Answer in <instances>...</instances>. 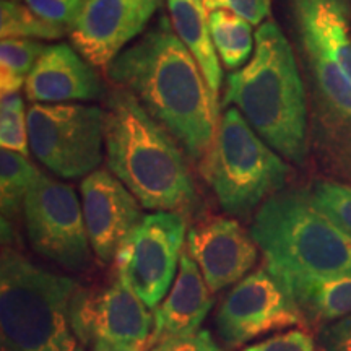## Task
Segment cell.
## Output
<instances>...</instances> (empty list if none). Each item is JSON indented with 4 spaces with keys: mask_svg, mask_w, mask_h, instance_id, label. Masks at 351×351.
<instances>
[{
    "mask_svg": "<svg viewBox=\"0 0 351 351\" xmlns=\"http://www.w3.org/2000/svg\"><path fill=\"white\" fill-rule=\"evenodd\" d=\"M103 90L93 65L64 43L46 46L25 83L26 98L33 104L93 101L103 96Z\"/></svg>",
    "mask_w": 351,
    "mask_h": 351,
    "instance_id": "obj_15",
    "label": "cell"
},
{
    "mask_svg": "<svg viewBox=\"0 0 351 351\" xmlns=\"http://www.w3.org/2000/svg\"><path fill=\"white\" fill-rule=\"evenodd\" d=\"M0 142L2 148L29 155L28 121H26L25 103L19 93H2L0 103Z\"/></svg>",
    "mask_w": 351,
    "mask_h": 351,
    "instance_id": "obj_24",
    "label": "cell"
},
{
    "mask_svg": "<svg viewBox=\"0 0 351 351\" xmlns=\"http://www.w3.org/2000/svg\"><path fill=\"white\" fill-rule=\"evenodd\" d=\"M320 90L328 103H332L341 112L351 116V80L339 65L327 60L326 57L307 54Z\"/></svg>",
    "mask_w": 351,
    "mask_h": 351,
    "instance_id": "obj_26",
    "label": "cell"
},
{
    "mask_svg": "<svg viewBox=\"0 0 351 351\" xmlns=\"http://www.w3.org/2000/svg\"><path fill=\"white\" fill-rule=\"evenodd\" d=\"M166 2H168L169 20L176 34L194 56L210 91L217 98L221 86L223 72L210 32L207 10L194 0H166Z\"/></svg>",
    "mask_w": 351,
    "mask_h": 351,
    "instance_id": "obj_19",
    "label": "cell"
},
{
    "mask_svg": "<svg viewBox=\"0 0 351 351\" xmlns=\"http://www.w3.org/2000/svg\"><path fill=\"white\" fill-rule=\"evenodd\" d=\"M41 171L34 166L28 156L2 148L0 152V208L2 218L10 221L23 212V202L32 191Z\"/></svg>",
    "mask_w": 351,
    "mask_h": 351,
    "instance_id": "obj_21",
    "label": "cell"
},
{
    "mask_svg": "<svg viewBox=\"0 0 351 351\" xmlns=\"http://www.w3.org/2000/svg\"><path fill=\"white\" fill-rule=\"evenodd\" d=\"M225 8L251 25H261L270 15L271 0H208V12Z\"/></svg>",
    "mask_w": 351,
    "mask_h": 351,
    "instance_id": "obj_30",
    "label": "cell"
},
{
    "mask_svg": "<svg viewBox=\"0 0 351 351\" xmlns=\"http://www.w3.org/2000/svg\"><path fill=\"white\" fill-rule=\"evenodd\" d=\"M160 7L161 0H83L69 36L93 67L106 69Z\"/></svg>",
    "mask_w": 351,
    "mask_h": 351,
    "instance_id": "obj_12",
    "label": "cell"
},
{
    "mask_svg": "<svg viewBox=\"0 0 351 351\" xmlns=\"http://www.w3.org/2000/svg\"><path fill=\"white\" fill-rule=\"evenodd\" d=\"M8 2H20V0H8Z\"/></svg>",
    "mask_w": 351,
    "mask_h": 351,
    "instance_id": "obj_34",
    "label": "cell"
},
{
    "mask_svg": "<svg viewBox=\"0 0 351 351\" xmlns=\"http://www.w3.org/2000/svg\"><path fill=\"white\" fill-rule=\"evenodd\" d=\"M46 46L33 39L2 38L0 43V88L2 93H19Z\"/></svg>",
    "mask_w": 351,
    "mask_h": 351,
    "instance_id": "obj_22",
    "label": "cell"
},
{
    "mask_svg": "<svg viewBox=\"0 0 351 351\" xmlns=\"http://www.w3.org/2000/svg\"><path fill=\"white\" fill-rule=\"evenodd\" d=\"M70 309L73 330L85 346H104L111 351L150 348V307L119 278L98 288L80 287Z\"/></svg>",
    "mask_w": 351,
    "mask_h": 351,
    "instance_id": "obj_11",
    "label": "cell"
},
{
    "mask_svg": "<svg viewBox=\"0 0 351 351\" xmlns=\"http://www.w3.org/2000/svg\"><path fill=\"white\" fill-rule=\"evenodd\" d=\"M80 192L91 249L103 265H109L122 241L145 217L140 202L116 176L104 169L88 174Z\"/></svg>",
    "mask_w": 351,
    "mask_h": 351,
    "instance_id": "obj_13",
    "label": "cell"
},
{
    "mask_svg": "<svg viewBox=\"0 0 351 351\" xmlns=\"http://www.w3.org/2000/svg\"><path fill=\"white\" fill-rule=\"evenodd\" d=\"M69 33L64 26L41 19L20 2L2 0L0 3V34L13 39H47L54 41Z\"/></svg>",
    "mask_w": 351,
    "mask_h": 351,
    "instance_id": "obj_23",
    "label": "cell"
},
{
    "mask_svg": "<svg viewBox=\"0 0 351 351\" xmlns=\"http://www.w3.org/2000/svg\"><path fill=\"white\" fill-rule=\"evenodd\" d=\"M194 2H195V3H199L200 7H204L205 10L208 12V0H194Z\"/></svg>",
    "mask_w": 351,
    "mask_h": 351,
    "instance_id": "obj_32",
    "label": "cell"
},
{
    "mask_svg": "<svg viewBox=\"0 0 351 351\" xmlns=\"http://www.w3.org/2000/svg\"><path fill=\"white\" fill-rule=\"evenodd\" d=\"M282 275L307 327L319 330L351 314V271L332 276Z\"/></svg>",
    "mask_w": 351,
    "mask_h": 351,
    "instance_id": "obj_18",
    "label": "cell"
},
{
    "mask_svg": "<svg viewBox=\"0 0 351 351\" xmlns=\"http://www.w3.org/2000/svg\"><path fill=\"white\" fill-rule=\"evenodd\" d=\"M315 351H351V314L317 330Z\"/></svg>",
    "mask_w": 351,
    "mask_h": 351,
    "instance_id": "obj_29",
    "label": "cell"
},
{
    "mask_svg": "<svg viewBox=\"0 0 351 351\" xmlns=\"http://www.w3.org/2000/svg\"><path fill=\"white\" fill-rule=\"evenodd\" d=\"M234 104L269 147L302 165L307 155L304 85L295 52L275 21L258 26L256 51L228 77L223 106Z\"/></svg>",
    "mask_w": 351,
    "mask_h": 351,
    "instance_id": "obj_3",
    "label": "cell"
},
{
    "mask_svg": "<svg viewBox=\"0 0 351 351\" xmlns=\"http://www.w3.org/2000/svg\"><path fill=\"white\" fill-rule=\"evenodd\" d=\"M106 73L114 86L142 103L187 155L204 160L219 124L217 98L169 16H160L150 32L108 65Z\"/></svg>",
    "mask_w": 351,
    "mask_h": 351,
    "instance_id": "obj_1",
    "label": "cell"
},
{
    "mask_svg": "<svg viewBox=\"0 0 351 351\" xmlns=\"http://www.w3.org/2000/svg\"><path fill=\"white\" fill-rule=\"evenodd\" d=\"M249 231L265 263L285 275L351 271V236L319 212L307 194L276 192L254 215Z\"/></svg>",
    "mask_w": 351,
    "mask_h": 351,
    "instance_id": "obj_5",
    "label": "cell"
},
{
    "mask_svg": "<svg viewBox=\"0 0 351 351\" xmlns=\"http://www.w3.org/2000/svg\"><path fill=\"white\" fill-rule=\"evenodd\" d=\"M314 207L351 236V187L333 181H315L307 192Z\"/></svg>",
    "mask_w": 351,
    "mask_h": 351,
    "instance_id": "obj_25",
    "label": "cell"
},
{
    "mask_svg": "<svg viewBox=\"0 0 351 351\" xmlns=\"http://www.w3.org/2000/svg\"><path fill=\"white\" fill-rule=\"evenodd\" d=\"M186 236L181 213L156 212L145 215L117 249V278L150 309H156L173 283Z\"/></svg>",
    "mask_w": 351,
    "mask_h": 351,
    "instance_id": "obj_9",
    "label": "cell"
},
{
    "mask_svg": "<svg viewBox=\"0 0 351 351\" xmlns=\"http://www.w3.org/2000/svg\"><path fill=\"white\" fill-rule=\"evenodd\" d=\"M208 23L223 65L230 70L243 67L252 52V25L225 8L210 12Z\"/></svg>",
    "mask_w": 351,
    "mask_h": 351,
    "instance_id": "obj_20",
    "label": "cell"
},
{
    "mask_svg": "<svg viewBox=\"0 0 351 351\" xmlns=\"http://www.w3.org/2000/svg\"><path fill=\"white\" fill-rule=\"evenodd\" d=\"M23 217L29 244L39 256L70 271L90 265L93 249L72 187L41 174L23 202Z\"/></svg>",
    "mask_w": 351,
    "mask_h": 351,
    "instance_id": "obj_10",
    "label": "cell"
},
{
    "mask_svg": "<svg viewBox=\"0 0 351 351\" xmlns=\"http://www.w3.org/2000/svg\"><path fill=\"white\" fill-rule=\"evenodd\" d=\"M29 148L64 179L91 174L101 163L104 111L85 104L34 103L26 112Z\"/></svg>",
    "mask_w": 351,
    "mask_h": 351,
    "instance_id": "obj_7",
    "label": "cell"
},
{
    "mask_svg": "<svg viewBox=\"0 0 351 351\" xmlns=\"http://www.w3.org/2000/svg\"><path fill=\"white\" fill-rule=\"evenodd\" d=\"M307 54L326 57L351 80L350 0H289Z\"/></svg>",
    "mask_w": 351,
    "mask_h": 351,
    "instance_id": "obj_17",
    "label": "cell"
},
{
    "mask_svg": "<svg viewBox=\"0 0 351 351\" xmlns=\"http://www.w3.org/2000/svg\"><path fill=\"white\" fill-rule=\"evenodd\" d=\"M212 306V291L199 265L184 247L176 282L153 314L150 348L163 341L194 335L200 330Z\"/></svg>",
    "mask_w": 351,
    "mask_h": 351,
    "instance_id": "obj_16",
    "label": "cell"
},
{
    "mask_svg": "<svg viewBox=\"0 0 351 351\" xmlns=\"http://www.w3.org/2000/svg\"><path fill=\"white\" fill-rule=\"evenodd\" d=\"M202 173L219 207L231 217L249 218L258 205L282 191L289 168L238 108H228L204 158Z\"/></svg>",
    "mask_w": 351,
    "mask_h": 351,
    "instance_id": "obj_6",
    "label": "cell"
},
{
    "mask_svg": "<svg viewBox=\"0 0 351 351\" xmlns=\"http://www.w3.org/2000/svg\"><path fill=\"white\" fill-rule=\"evenodd\" d=\"M41 19L70 29L80 12L83 0H25Z\"/></svg>",
    "mask_w": 351,
    "mask_h": 351,
    "instance_id": "obj_28",
    "label": "cell"
},
{
    "mask_svg": "<svg viewBox=\"0 0 351 351\" xmlns=\"http://www.w3.org/2000/svg\"><path fill=\"white\" fill-rule=\"evenodd\" d=\"M315 339L313 333L304 328H293V330L276 333L269 339L257 341L245 346L243 351H315Z\"/></svg>",
    "mask_w": 351,
    "mask_h": 351,
    "instance_id": "obj_27",
    "label": "cell"
},
{
    "mask_svg": "<svg viewBox=\"0 0 351 351\" xmlns=\"http://www.w3.org/2000/svg\"><path fill=\"white\" fill-rule=\"evenodd\" d=\"M187 251L210 291L218 293L244 278L256 265L258 245L236 219L215 217L187 232Z\"/></svg>",
    "mask_w": 351,
    "mask_h": 351,
    "instance_id": "obj_14",
    "label": "cell"
},
{
    "mask_svg": "<svg viewBox=\"0 0 351 351\" xmlns=\"http://www.w3.org/2000/svg\"><path fill=\"white\" fill-rule=\"evenodd\" d=\"M93 351H111V350L104 348V346H93Z\"/></svg>",
    "mask_w": 351,
    "mask_h": 351,
    "instance_id": "obj_33",
    "label": "cell"
},
{
    "mask_svg": "<svg viewBox=\"0 0 351 351\" xmlns=\"http://www.w3.org/2000/svg\"><path fill=\"white\" fill-rule=\"evenodd\" d=\"M80 283L43 269L3 244L0 254V351H85L72 324Z\"/></svg>",
    "mask_w": 351,
    "mask_h": 351,
    "instance_id": "obj_4",
    "label": "cell"
},
{
    "mask_svg": "<svg viewBox=\"0 0 351 351\" xmlns=\"http://www.w3.org/2000/svg\"><path fill=\"white\" fill-rule=\"evenodd\" d=\"M108 168L140 205L156 212L191 207L195 187L174 137L130 91L114 86L104 108Z\"/></svg>",
    "mask_w": 351,
    "mask_h": 351,
    "instance_id": "obj_2",
    "label": "cell"
},
{
    "mask_svg": "<svg viewBox=\"0 0 351 351\" xmlns=\"http://www.w3.org/2000/svg\"><path fill=\"white\" fill-rule=\"evenodd\" d=\"M148 351H223V348L208 330H199L194 335L163 341Z\"/></svg>",
    "mask_w": 351,
    "mask_h": 351,
    "instance_id": "obj_31",
    "label": "cell"
},
{
    "mask_svg": "<svg viewBox=\"0 0 351 351\" xmlns=\"http://www.w3.org/2000/svg\"><path fill=\"white\" fill-rule=\"evenodd\" d=\"M215 326L223 345L236 350L270 332L306 324L285 276L263 262L230 289Z\"/></svg>",
    "mask_w": 351,
    "mask_h": 351,
    "instance_id": "obj_8",
    "label": "cell"
}]
</instances>
